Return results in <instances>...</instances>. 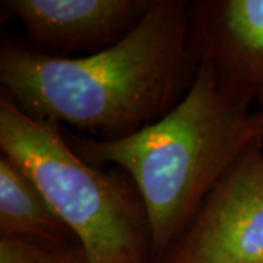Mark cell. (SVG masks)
Masks as SVG:
<instances>
[{
	"label": "cell",
	"mask_w": 263,
	"mask_h": 263,
	"mask_svg": "<svg viewBox=\"0 0 263 263\" xmlns=\"http://www.w3.org/2000/svg\"><path fill=\"white\" fill-rule=\"evenodd\" d=\"M196 66L184 0H154L126 37L85 56H53L10 37L0 47L3 95L35 119L101 141L126 138L168 113Z\"/></svg>",
	"instance_id": "6da1fadb"
},
{
	"label": "cell",
	"mask_w": 263,
	"mask_h": 263,
	"mask_svg": "<svg viewBox=\"0 0 263 263\" xmlns=\"http://www.w3.org/2000/svg\"><path fill=\"white\" fill-rule=\"evenodd\" d=\"M67 142L91 165H113L132 180L157 263L246 148L263 143V111L212 63L199 62L186 92L157 122L120 139L72 135Z\"/></svg>",
	"instance_id": "7a4b0ae2"
},
{
	"label": "cell",
	"mask_w": 263,
	"mask_h": 263,
	"mask_svg": "<svg viewBox=\"0 0 263 263\" xmlns=\"http://www.w3.org/2000/svg\"><path fill=\"white\" fill-rule=\"evenodd\" d=\"M0 151L18 164L84 249L88 263H151L148 219L123 171H103L76 154L56 123L0 97Z\"/></svg>",
	"instance_id": "3957f363"
},
{
	"label": "cell",
	"mask_w": 263,
	"mask_h": 263,
	"mask_svg": "<svg viewBox=\"0 0 263 263\" xmlns=\"http://www.w3.org/2000/svg\"><path fill=\"white\" fill-rule=\"evenodd\" d=\"M157 263H263V143L249 145Z\"/></svg>",
	"instance_id": "277c9868"
},
{
	"label": "cell",
	"mask_w": 263,
	"mask_h": 263,
	"mask_svg": "<svg viewBox=\"0 0 263 263\" xmlns=\"http://www.w3.org/2000/svg\"><path fill=\"white\" fill-rule=\"evenodd\" d=\"M154 0H3L24 24L29 46L53 56L95 53L126 37Z\"/></svg>",
	"instance_id": "5b68a950"
},
{
	"label": "cell",
	"mask_w": 263,
	"mask_h": 263,
	"mask_svg": "<svg viewBox=\"0 0 263 263\" xmlns=\"http://www.w3.org/2000/svg\"><path fill=\"white\" fill-rule=\"evenodd\" d=\"M189 44L263 111V0L189 2Z\"/></svg>",
	"instance_id": "8992f818"
},
{
	"label": "cell",
	"mask_w": 263,
	"mask_h": 263,
	"mask_svg": "<svg viewBox=\"0 0 263 263\" xmlns=\"http://www.w3.org/2000/svg\"><path fill=\"white\" fill-rule=\"evenodd\" d=\"M0 234L54 245H78L28 174L0 155Z\"/></svg>",
	"instance_id": "52a82bcc"
},
{
	"label": "cell",
	"mask_w": 263,
	"mask_h": 263,
	"mask_svg": "<svg viewBox=\"0 0 263 263\" xmlns=\"http://www.w3.org/2000/svg\"><path fill=\"white\" fill-rule=\"evenodd\" d=\"M86 259L79 245L0 235V263H76Z\"/></svg>",
	"instance_id": "ba28073f"
},
{
	"label": "cell",
	"mask_w": 263,
	"mask_h": 263,
	"mask_svg": "<svg viewBox=\"0 0 263 263\" xmlns=\"http://www.w3.org/2000/svg\"><path fill=\"white\" fill-rule=\"evenodd\" d=\"M76 263H88V262H86V259H82V260H79V262H76Z\"/></svg>",
	"instance_id": "9c48e42d"
}]
</instances>
